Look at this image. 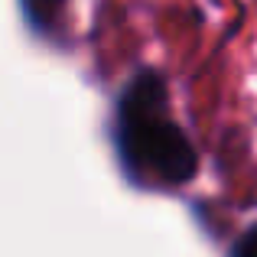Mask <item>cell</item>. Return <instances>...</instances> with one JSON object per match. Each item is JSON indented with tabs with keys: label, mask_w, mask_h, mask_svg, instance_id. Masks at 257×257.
<instances>
[{
	"label": "cell",
	"mask_w": 257,
	"mask_h": 257,
	"mask_svg": "<svg viewBox=\"0 0 257 257\" xmlns=\"http://www.w3.org/2000/svg\"><path fill=\"white\" fill-rule=\"evenodd\" d=\"M114 147L144 186H179L199 170V153L170 114L166 82L157 72H140L117 94L114 111Z\"/></svg>",
	"instance_id": "cell-1"
},
{
	"label": "cell",
	"mask_w": 257,
	"mask_h": 257,
	"mask_svg": "<svg viewBox=\"0 0 257 257\" xmlns=\"http://www.w3.org/2000/svg\"><path fill=\"white\" fill-rule=\"evenodd\" d=\"M20 7H23V17L33 30L49 33L52 26H56V20L62 17L65 0H20Z\"/></svg>",
	"instance_id": "cell-2"
},
{
	"label": "cell",
	"mask_w": 257,
	"mask_h": 257,
	"mask_svg": "<svg viewBox=\"0 0 257 257\" xmlns=\"http://www.w3.org/2000/svg\"><path fill=\"white\" fill-rule=\"evenodd\" d=\"M231 257H257V221L231 244Z\"/></svg>",
	"instance_id": "cell-3"
}]
</instances>
